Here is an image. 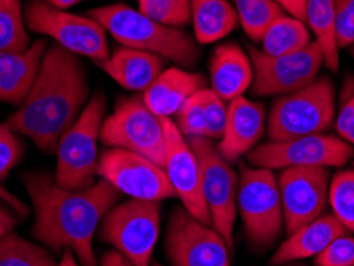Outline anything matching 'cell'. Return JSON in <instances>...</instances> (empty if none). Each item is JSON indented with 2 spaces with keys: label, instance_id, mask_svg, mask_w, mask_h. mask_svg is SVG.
<instances>
[{
  "label": "cell",
  "instance_id": "obj_1",
  "mask_svg": "<svg viewBox=\"0 0 354 266\" xmlns=\"http://www.w3.org/2000/svg\"><path fill=\"white\" fill-rule=\"evenodd\" d=\"M23 182L35 209L34 236L55 252L69 249L82 266H97L93 238L122 193L104 179L80 191L64 190L41 172L24 174Z\"/></svg>",
  "mask_w": 354,
  "mask_h": 266
},
{
  "label": "cell",
  "instance_id": "obj_2",
  "mask_svg": "<svg viewBox=\"0 0 354 266\" xmlns=\"http://www.w3.org/2000/svg\"><path fill=\"white\" fill-rule=\"evenodd\" d=\"M85 67L61 45L46 48L40 72L23 106L8 118L15 133L29 137L40 150L53 153L64 133L80 117L88 99Z\"/></svg>",
  "mask_w": 354,
  "mask_h": 266
},
{
  "label": "cell",
  "instance_id": "obj_3",
  "mask_svg": "<svg viewBox=\"0 0 354 266\" xmlns=\"http://www.w3.org/2000/svg\"><path fill=\"white\" fill-rule=\"evenodd\" d=\"M88 17L128 48L149 51L184 67L195 66L200 56L195 40L184 30L160 24L128 5L99 7L91 10Z\"/></svg>",
  "mask_w": 354,
  "mask_h": 266
},
{
  "label": "cell",
  "instance_id": "obj_4",
  "mask_svg": "<svg viewBox=\"0 0 354 266\" xmlns=\"http://www.w3.org/2000/svg\"><path fill=\"white\" fill-rule=\"evenodd\" d=\"M335 122V86L317 77L308 86L276 99L267 118L272 142L322 134Z\"/></svg>",
  "mask_w": 354,
  "mask_h": 266
},
{
  "label": "cell",
  "instance_id": "obj_5",
  "mask_svg": "<svg viewBox=\"0 0 354 266\" xmlns=\"http://www.w3.org/2000/svg\"><path fill=\"white\" fill-rule=\"evenodd\" d=\"M106 113V97L97 93L83 108L80 117L62 135L56 153V184L64 190L80 191L96 184L97 142Z\"/></svg>",
  "mask_w": 354,
  "mask_h": 266
},
{
  "label": "cell",
  "instance_id": "obj_6",
  "mask_svg": "<svg viewBox=\"0 0 354 266\" xmlns=\"http://www.w3.org/2000/svg\"><path fill=\"white\" fill-rule=\"evenodd\" d=\"M236 209L241 213L249 246L267 250L278 241L284 227L278 177L272 169L248 168L238 184Z\"/></svg>",
  "mask_w": 354,
  "mask_h": 266
},
{
  "label": "cell",
  "instance_id": "obj_7",
  "mask_svg": "<svg viewBox=\"0 0 354 266\" xmlns=\"http://www.w3.org/2000/svg\"><path fill=\"white\" fill-rule=\"evenodd\" d=\"M160 201H124L107 212L99 236L134 266H150L160 236Z\"/></svg>",
  "mask_w": 354,
  "mask_h": 266
},
{
  "label": "cell",
  "instance_id": "obj_8",
  "mask_svg": "<svg viewBox=\"0 0 354 266\" xmlns=\"http://www.w3.org/2000/svg\"><path fill=\"white\" fill-rule=\"evenodd\" d=\"M187 142L194 150L201 169V190L207 211L211 213L212 227L233 250V229L236 220L238 177L230 163L218 153L217 147L207 137H189Z\"/></svg>",
  "mask_w": 354,
  "mask_h": 266
},
{
  "label": "cell",
  "instance_id": "obj_9",
  "mask_svg": "<svg viewBox=\"0 0 354 266\" xmlns=\"http://www.w3.org/2000/svg\"><path fill=\"white\" fill-rule=\"evenodd\" d=\"M101 140L112 149H123L142 155L163 168L165 129L163 118L155 115L140 97H129L118 102L111 117L104 120Z\"/></svg>",
  "mask_w": 354,
  "mask_h": 266
},
{
  "label": "cell",
  "instance_id": "obj_10",
  "mask_svg": "<svg viewBox=\"0 0 354 266\" xmlns=\"http://www.w3.org/2000/svg\"><path fill=\"white\" fill-rule=\"evenodd\" d=\"M24 17L32 32L50 35L71 53L86 56L96 62L106 61L111 56L106 29L90 17L67 13L51 7L46 0L30 3Z\"/></svg>",
  "mask_w": 354,
  "mask_h": 266
},
{
  "label": "cell",
  "instance_id": "obj_11",
  "mask_svg": "<svg viewBox=\"0 0 354 266\" xmlns=\"http://www.w3.org/2000/svg\"><path fill=\"white\" fill-rule=\"evenodd\" d=\"M254 78L252 95L286 96L313 83L324 64V55L317 41H311L304 50L286 56H268L256 46H249Z\"/></svg>",
  "mask_w": 354,
  "mask_h": 266
},
{
  "label": "cell",
  "instance_id": "obj_12",
  "mask_svg": "<svg viewBox=\"0 0 354 266\" xmlns=\"http://www.w3.org/2000/svg\"><path fill=\"white\" fill-rule=\"evenodd\" d=\"M354 158V145L334 135L315 134L259 145L248 153L254 168L284 169L292 166L338 168Z\"/></svg>",
  "mask_w": 354,
  "mask_h": 266
},
{
  "label": "cell",
  "instance_id": "obj_13",
  "mask_svg": "<svg viewBox=\"0 0 354 266\" xmlns=\"http://www.w3.org/2000/svg\"><path fill=\"white\" fill-rule=\"evenodd\" d=\"M278 187L286 233L319 218L329 202L330 172L322 166H292L281 169Z\"/></svg>",
  "mask_w": 354,
  "mask_h": 266
},
{
  "label": "cell",
  "instance_id": "obj_14",
  "mask_svg": "<svg viewBox=\"0 0 354 266\" xmlns=\"http://www.w3.org/2000/svg\"><path fill=\"white\" fill-rule=\"evenodd\" d=\"M227 243L214 228L205 225L182 207L169 217L166 255L171 266H232Z\"/></svg>",
  "mask_w": 354,
  "mask_h": 266
},
{
  "label": "cell",
  "instance_id": "obj_15",
  "mask_svg": "<svg viewBox=\"0 0 354 266\" xmlns=\"http://www.w3.org/2000/svg\"><path fill=\"white\" fill-rule=\"evenodd\" d=\"M97 174L133 200L161 201L176 198L165 169L129 150L111 149L102 153Z\"/></svg>",
  "mask_w": 354,
  "mask_h": 266
},
{
  "label": "cell",
  "instance_id": "obj_16",
  "mask_svg": "<svg viewBox=\"0 0 354 266\" xmlns=\"http://www.w3.org/2000/svg\"><path fill=\"white\" fill-rule=\"evenodd\" d=\"M163 129L166 142L163 169L176 191V196L180 198L182 205L196 220L205 225H212L211 213L203 198L201 169L195 152L177 129L173 120L163 118Z\"/></svg>",
  "mask_w": 354,
  "mask_h": 266
},
{
  "label": "cell",
  "instance_id": "obj_17",
  "mask_svg": "<svg viewBox=\"0 0 354 266\" xmlns=\"http://www.w3.org/2000/svg\"><path fill=\"white\" fill-rule=\"evenodd\" d=\"M267 131V113L259 102L244 96L228 104L227 126L217 150L228 163H235L243 155L256 147L260 137Z\"/></svg>",
  "mask_w": 354,
  "mask_h": 266
},
{
  "label": "cell",
  "instance_id": "obj_18",
  "mask_svg": "<svg viewBox=\"0 0 354 266\" xmlns=\"http://www.w3.org/2000/svg\"><path fill=\"white\" fill-rule=\"evenodd\" d=\"M46 46L37 40L23 53L0 51V101L23 104L37 80Z\"/></svg>",
  "mask_w": 354,
  "mask_h": 266
},
{
  "label": "cell",
  "instance_id": "obj_19",
  "mask_svg": "<svg viewBox=\"0 0 354 266\" xmlns=\"http://www.w3.org/2000/svg\"><path fill=\"white\" fill-rule=\"evenodd\" d=\"M343 234H348V229L334 213L321 216L308 225L289 234V238L276 250L270 263L273 266H281L299 262L304 258L316 257L334 239L343 236Z\"/></svg>",
  "mask_w": 354,
  "mask_h": 266
},
{
  "label": "cell",
  "instance_id": "obj_20",
  "mask_svg": "<svg viewBox=\"0 0 354 266\" xmlns=\"http://www.w3.org/2000/svg\"><path fill=\"white\" fill-rule=\"evenodd\" d=\"M206 78L201 74L169 67L144 91L142 101L160 118H171L179 112L187 99L203 90Z\"/></svg>",
  "mask_w": 354,
  "mask_h": 266
},
{
  "label": "cell",
  "instance_id": "obj_21",
  "mask_svg": "<svg viewBox=\"0 0 354 266\" xmlns=\"http://www.w3.org/2000/svg\"><path fill=\"white\" fill-rule=\"evenodd\" d=\"M211 90L225 102L241 97L252 85L254 70L249 55L236 44L216 48L211 57Z\"/></svg>",
  "mask_w": 354,
  "mask_h": 266
},
{
  "label": "cell",
  "instance_id": "obj_22",
  "mask_svg": "<svg viewBox=\"0 0 354 266\" xmlns=\"http://www.w3.org/2000/svg\"><path fill=\"white\" fill-rule=\"evenodd\" d=\"M165 61L149 51L123 46L97 66L127 90L145 91L165 70Z\"/></svg>",
  "mask_w": 354,
  "mask_h": 266
},
{
  "label": "cell",
  "instance_id": "obj_23",
  "mask_svg": "<svg viewBox=\"0 0 354 266\" xmlns=\"http://www.w3.org/2000/svg\"><path fill=\"white\" fill-rule=\"evenodd\" d=\"M190 12L195 39L201 45L214 44L236 28V10L228 0H190Z\"/></svg>",
  "mask_w": 354,
  "mask_h": 266
},
{
  "label": "cell",
  "instance_id": "obj_24",
  "mask_svg": "<svg viewBox=\"0 0 354 266\" xmlns=\"http://www.w3.org/2000/svg\"><path fill=\"white\" fill-rule=\"evenodd\" d=\"M308 29L313 30L316 41L324 55V64L332 72L340 67L338 45L335 35V2L334 0H306V19Z\"/></svg>",
  "mask_w": 354,
  "mask_h": 266
},
{
  "label": "cell",
  "instance_id": "obj_25",
  "mask_svg": "<svg viewBox=\"0 0 354 266\" xmlns=\"http://www.w3.org/2000/svg\"><path fill=\"white\" fill-rule=\"evenodd\" d=\"M262 51L268 56H286L304 50L311 44L310 29L304 21L281 15L268 26L262 37Z\"/></svg>",
  "mask_w": 354,
  "mask_h": 266
},
{
  "label": "cell",
  "instance_id": "obj_26",
  "mask_svg": "<svg viewBox=\"0 0 354 266\" xmlns=\"http://www.w3.org/2000/svg\"><path fill=\"white\" fill-rule=\"evenodd\" d=\"M0 266H58L48 250L26 241L17 233L0 239Z\"/></svg>",
  "mask_w": 354,
  "mask_h": 266
},
{
  "label": "cell",
  "instance_id": "obj_27",
  "mask_svg": "<svg viewBox=\"0 0 354 266\" xmlns=\"http://www.w3.org/2000/svg\"><path fill=\"white\" fill-rule=\"evenodd\" d=\"M244 32L254 41H260L273 21L284 15V10L274 0H233Z\"/></svg>",
  "mask_w": 354,
  "mask_h": 266
},
{
  "label": "cell",
  "instance_id": "obj_28",
  "mask_svg": "<svg viewBox=\"0 0 354 266\" xmlns=\"http://www.w3.org/2000/svg\"><path fill=\"white\" fill-rule=\"evenodd\" d=\"M29 48L19 0H0V51L23 53Z\"/></svg>",
  "mask_w": 354,
  "mask_h": 266
},
{
  "label": "cell",
  "instance_id": "obj_29",
  "mask_svg": "<svg viewBox=\"0 0 354 266\" xmlns=\"http://www.w3.org/2000/svg\"><path fill=\"white\" fill-rule=\"evenodd\" d=\"M329 202L334 216L348 231H354V168L338 171L332 177Z\"/></svg>",
  "mask_w": 354,
  "mask_h": 266
},
{
  "label": "cell",
  "instance_id": "obj_30",
  "mask_svg": "<svg viewBox=\"0 0 354 266\" xmlns=\"http://www.w3.org/2000/svg\"><path fill=\"white\" fill-rule=\"evenodd\" d=\"M139 12L169 28H180L192 21L190 0H139Z\"/></svg>",
  "mask_w": 354,
  "mask_h": 266
},
{
  "label": "cell",
  "instance_id": "obj_31",
  "mask_svg": "<svg viewBox=\"0 0 354 266\" xmlns=\"http://www.w3.org/2000/svg\"><path fill=\"white\" fill-rule=\"evenodd\" d=\"M206 90L203 88L190 96L176 113V126L185 139L206 135Z\"/></svg>",
  "mask_w": 354,
  "mask_h": 266
},
{
  "label": "cell",
  "instance_id": "obj_32",
  "mask_svg": "<svg viewBox=\"0 0 354 266\" xmlns=\"http://www.w3.org/2000/svg\"><path fill=\"white\" fill-rule=\"evenodd\" d=\"M206 135L211 140H221L227 126L228 106L214 91L206 90Z\"/></svg>",
  "mask_w": 354,
  "mask_h": 266
},
{
  "label": "cell",
  "instance_id": "obj_33",
  "mask_svg": "<svg viewBox=\"0 0 354 266\" xmlns=\"http://www.w3.org/2000/svg\"><path fill=\"white\" fill-rule=\"evenodd\" d=\"M315 266H354V238L343 234L315 257Z\"/></svg>",
  "mask_w": 354,
  "mask_h": 266
},
{
  "label": "cell",
  "instance_id": "obj_34",
  "mask_svg": "<svg viewBox=\"0 0 354 266\" xmlns=\"http://www.w3.org/2000/svg\"><path fill=\"white\" fill-rule=\"evenodd\" d=\"M23 156V144L8 124H0V180L8 175Z\"/></svg>",
  "mask_w": 354,
  "mask_h": 266
},
{
  "label": "cell",
  "instance_id": "obj_35",
  "mask_svg": "<svg viewBox=\"0 0 354 266\" xmlns=\"http://www.w3.org/2000/svg\"><path fill=\"white\" fill-rule=\"evenodd\" d=\"M335 2V35L338 50L354 45V0Z\"/></svg>",
  "mask_w": 354,
  "mask_h": 266
},
{
  "label": "cell",
  "instance_id": "obj_36",
  "mask_svg": "<svg viewBox=\"0 0 354 266\" xmlns=\"http://www.w3.org/2000/svg\"><path fill=\"white\" fill-rule=\"evenodd\" d=\"M353 122H354V93L350 96V99H346V102L343 104L342 111H340V113H338V117L335 120L337 134L340 135L342 139L345 137L348 129L351 128Z\"/></svg>",
  "mask_w": 354,
  "mask_h": 266
},
{
  "label": "cell",
  "instance_id": "obj_37",
  "mask_svg": "<svg viewBox=\"0 0 354 266\" xmlns=\"http://www.w3.org/2000/svg\"><path fill=\"white\" fill-rule=\"evenodd\" d=\"M290 17L304 21L306 19V0H274ZM306 24V23H305Z\"/></svg>",
  "mask_w": 354,
  "mask_h": 266
},
{
  "label": "cell",
  "instance_id": "obj_38",
  "mask_svg": "<svg viewBox=\"0 0 354 266\" xmlns=\"http://www.w3.org/2000/svg\"><path fill=\"white\" fill-rule=\"evenodd\" d=\"M0 201H3L5 205L12 207V209L17 213H19L21 217H28L29 216V207L26 206L24 202L19 200V198L15 196L12 191L3 189L2 185H0Z\"/></svg>",
  "mask_w": 354,
  "mask_h": 266
},
{
  "label": "cell",
  "instance_id": "obj_39",
  "mask_svg": "<svg viewBox=\"0 0 354 266\" xmlns=\"http://www.w3.org/2000/svg\"><path fill=\"white\" fill-rule=\"evenodd\" d=\"M15 211L10 206H3L0 202V239L12 233V229L17 225V217H15Z\"/></svg>",
  "mask_w": 354,
  "mask_h": 266
},
{
  "label": "cell",
  "instance_id": "obj_40",
  "mask_svg": "<svg viewBox=\"0 0 354 266\" xmlns=\"http://www.w3.org/2000/svg\"><path fill=\"white\" fill-rule=\"evenodd\" d=\"M101 266H134V265L129 262L123 254H120L118 250L113 249L104 254Z\"/></svg>",
  "mask_w": 354,
  "mask_h": 266
},
{
  "label": "cell",
  "instance_id": "obj_41",
  "mask_svg": "<svg viewBox=\"0 0 354 266\" xmlns=\"http://www.w3.org/2000/svg\"><path fill=\"white\" fill-rule=\"evenodd\" d=\"M46 2H48V3L51 5V7H55V8L66 10V8L74 7L75 3L83 2V0H46Z\"/></svg>",
  "mask_w": 354,
  "mask_h": 266
},
{
  "label": "cell",
  "instance_id": "obj_42",
  "mask_svg": "<svg viewBox=\"0 0 354 266\" xmlns=\"http://www.w3.org/2000/svg\"><path fill=\"white\" fill-rule=\"evenodd\" d=\"M58 266H79V265H77V262H75L74 254H72L71 250L67 249L64 255H62V260H61V263Z\"/></svg>",
  "mask_w": 354,
  "mask_h": 266
},
{
  "label": "cell",
  "instance_id": "obj_43",
  "mask_svg": "<svg viewBox=\"0 0 354 266\" xmlns=\"http://www.w3.org/2000/svg\"><path fill=\"white\" fill-rule=\"evenodd\" d=\"M346 140L348 144H351V145H354V122H353V124H351V128L348 129V133L345 134V137H343Z\"/></svg>",
  "mask_w": 354,
  "mask_h": 266
},
{
  "label": "cell",
  "instance_id": "obj_44",
  "mask_svg": "<svg viewBox=\"0 0 354 266\" xmlns=\"http://www.w3.org/2000/svg\"><path fill=\"white\" fill-rule=\"evenodd\" d=\"M281 266H305V265H300V263H286V265H281Z\"/></svg>",
  "mask_w": 354,
  "mask_h": 266
},
{
  "label": "cell",
  "instance_id": "obj_45",
  "mask_svg": "<svg viewBox=\"0 0 354 266\" xmlns=\"http://www.w3.org/2000/svg\"><path fill=\"white\" fill-rule=\"evenodd\" d=\"M351 55H353V57H354V45L351 46Z\"/></svg>",
  "mask_w": 354,
  "mask_h": 266
},
{
  "label": "cell",
  "instance_id": "obj_46",
  "mask_svg": "<svg viewBox=\"0 0 354 266\" xmlns=\"http://www.w3.org/2000/svg\"><path fill=\"white\" fill-rule=\"evenodd\" d=\"M152 266H163V265H160V263H153Z\"/></svg>",
  "mask_w": 354,
  "mask_h": 266
}]
</instances>
